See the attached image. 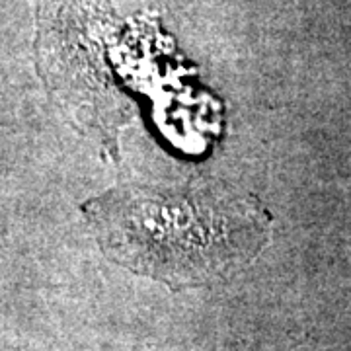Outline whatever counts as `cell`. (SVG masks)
Listing matches in <instances>:
<instances>
[{
    "mask_svg": "<svg viewBox=\"0 0 351 351\" xmlns=\"http://www.w3.org/2000/svg\"><path fill=\"white\" fill-rule=\"evenodd\" d=\"M101 250L170 287L223 279L256 258L269 217L225 188L113 189L84 203Z\"/></svg>",
    "mask_w": 351,
    "mask_h": 351,
    "instance_id": "cell-1",
    "label": "cell"
}]
</instances>
